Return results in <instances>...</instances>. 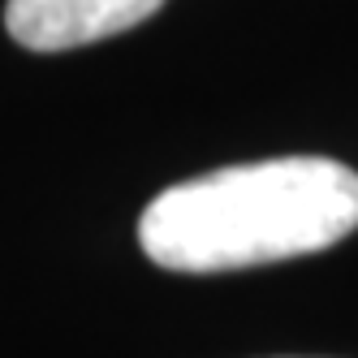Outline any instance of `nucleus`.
<instances>
[{
	"label": "nucleus",
	"mask_w": 358,
	"mask_h": 358,
	"mask_svg": "<svg viewBox=\"0 0 358 358\" xmlns=\"http://www.w3.org/2000/svg\"><path fill=\"white\" fill-rule=\"evenodd\" d=\"M358 229V173L280 156L177 182L147 203L138 246L169 272H238L328 250Z\"/></svg>",
	"instance_id": "f257e3e1"
},
{
	"label": "nucleus",
	"mask_w": 358,
	"mask_h": 358,
	"mask_svg": "<svg viewBox=\"0 0 358 358\" xmlns=\"http://www.w3.org/2000/svg\"><path fill=\"white\" fill-rule=\"evenodd\" d=\"M160 5L164 0H9L5 31L31 52H69L138 27Z\"/></svg>",
	"instance_id": "f03ea898"
}]
</instances>
